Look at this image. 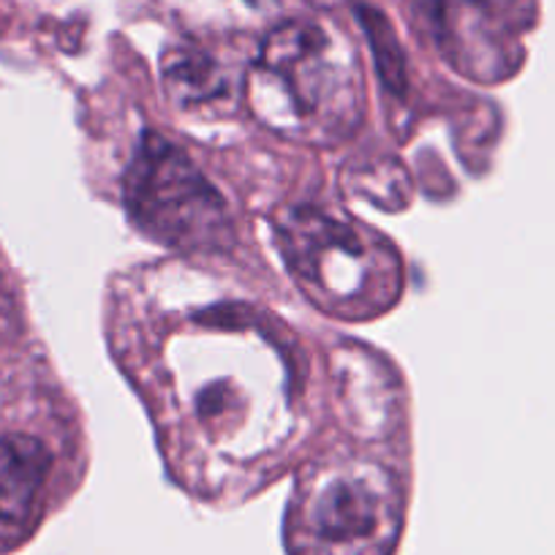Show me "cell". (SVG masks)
<instances>
[{"label":"cell","instance_id":"obj_1","mask_svg":"<svg viewBox=\"0 0 555 555\" xmlns=\"http://www.w3.org/2000/svg\"><path fill=\"white\" fill-rule=\"evenodd\" d=\"M403 499L384 468L338 463L308 479L292 512L295 555H392Z\"/></svg>","mask_w":555,"mask_h":555},{"label":"cell","instance_id":"obj_2","mask_svg":"<svg viewBox=\"0 0 555 555\" xmlns=\"http://www.w3.org/2000/svg\"><path fill=\"white\" fill-rule=\"evenodd\" d=\"M256 77L261 88H278V93L254 99L264 104L278 95V104L261 115L278 126L344 131L360 117L354 79L333 57V41L324 28L313 23H286L272 30L261 47Z\"/></svg>","mask_w":555,"mask_h":555},{"label":"cell","instance_id":"obj_3","mask_svg":"<svg viewBox=\"0 0 555 555\" xmlns=\"http://www.w3.org/2000/svg\"><path fill=\"white\" fill-rule=\"evenodd\" d=\"M128 210L137 223L180 248H218L229 237V218L218 191L180 147L147 133L126 180Z\"/></svg>","mask_w":555,"mask_h":555},{"label":"cell","instance_id":"obj_4","mask_svg":"<svg viewBox=\"0 0 555 555\" xmlns=\"http://www.w3.org/2000/svg\"><path fill=\"white\" fill-rule=\"evenodd\" d=\"M286 259L327 308L338 313H376L392 302L387 256L365 232L317 210H297L281 227Z\"/></svg>","mask_w":555,"mask_h":555},{"label":"cell","instance_id":"obj_5","mask_svg":"<svg viewBox=\"0 0 555 555\" xmlns=\"http://www.w3.org/2000/svg\"><path fill=\"white\" fill-rule=\"evenodd\" d=\"M439 50L466 77L501 82L522 63L520 36L533 25V0H414Z\"/></svg>","mask_w":555,"mask_h":555},{"label":"cell","instance_id":"obj_6","mask_svg":"<svg viewBox=\"0 0 555 555\" xmlns=\"http://www.w3.org/2000/svg\"><path fill=\"white\" fill-rule=\"evenodd\" d=\"M50 474V452L39 439L9 434L0 439V522L23 526Z\"/></svg>","mask_w":555,"mask_h":555},{"label":"cell","instance_id":"obj_7","mask_svg":"<svg viewBox=\"0 0 555 555\" xmlns=\"http://www.w3.org/2000/svg\"><path fill=\"white\" fill-rule=\"evenodd\" d=\"M167 85L185 101L210 99L221 90V74L216 61L199 50H175L164 63Z\"/></svg>","mask_w":555,"mask_h":555},{"label":"cell","instance_id":"obj_8","mask_svg":"<svg viewBox=\"0 0 555 555\" xmlns=\"http://www.w3.org/2000/svg\"><path fill=\"white\" fill-rule=\"evenodd\" d=\"M357 14H360L362 28H365L367 39H371L373 55H376V63L378 68H382L384 79H387L395 90H403V82H405L403 52H400V44L398 39H395L389 23L371 7H360L357 9Z\"/></svg>","mask_w":555,"mask_h":555}]
</instances>
